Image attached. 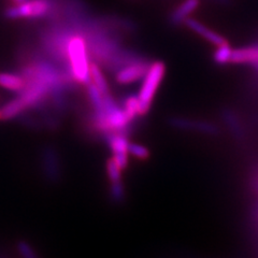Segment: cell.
I'll list each match as a JSON object with an SVG mask.
<instances>
[{"label":"cell","instance_id":"11","mask_svg":"<svg viewBox=\"0 0 258 258\" xmlns=\"http://www.w3.org/2000/svg\"><path fill=\"white\" fill-rule=\"evenodd\" d=\"M231 53H232V48L230 47L229 43L220 45L216 47L213 55V59L217 64H222V66L223 64H228L230 63Z\"/></svg>","mask_w":258,"mask_h":258},{"label":"cell","instance_id":"13","mask_svg":"<svg viewBox=\"0 0 258 258\" xmlns=\"http://www.w3.org/2000/svg\"><path fill=\"white\" fill-rule=\"evenodd\" d=\"M13 2H14L16 5H19V4H22V3H24V2H26V0H13Z\"/></svg>","mask_w":258,"mask_h":258},{"label":"cell","instance_id":"2","mask_svg":"<svg viewBox=\"0 0 258 258\" xmlns=\"http://www.w3.org/2000/svg\"><path fill=\"white\" fill-rule=\"evenodd\" d=\"M165 71L166 68L163 61H155L150 64L147 75L143 78L141 90L138 94L140 115L147 114L149 112L154 96L164 79Z\"/></svg>","mask_w":258,"mask_h":258},{"label":"cell","instance_id":"16","mask_svg":"<svg viewBox=\"0 0 258 258\" xmlns=\"http://www.w3.org/2000/svg\"><path fill=\"white\" fill-rule=\"evenodd\" d=\"M257 221H258V210H257Z\"/></svg>","mask_w":258,"mask_h":258},{"label":"cell","instance_id":"12","mask_svg":"<svg viewBox=\"0 0 258 258\" xmlns=\"http://www.w3.org/2000/svg\"><path fill=\"white\" fill-rule=\"evenodd\" d=\"M18 251L22 258H37L32 248L25 242H20L18 244Z\"/></svg>","mask_w":258,"mask_h":258},{"label":"cell","instance_id":"5","mask_svg":"<svg viewBox=\"0 0 258 258\" xmlns=\"http://www.w3.org/2000/svg\"><path fill=\"white\" fill-rule=\"evenodd\" d=\"M184 24L190 30H192L194 32H196V34H198L200 37H203L204 39H206L207 41H209L210 43H212L216 46L228 44V41L223 36H221L220 34H217V32L213 31L212 29L208 28L207 26L204 25L203 23L195 20V19L188 18V19L185 20Z\"/></svg>","mask_w":258,"mask_h":258},{"label":"cell","instance_id":"14","mask_svg":"<svg viewBox=\"0 0 258 258\" xmlns=\"http://www.w3.org/2000/svg\"><path fill=\"white\" fill-rule=\"evenodd\" d=\"M0 119H2V110H0Z\"/></svg>","mask_w":258,"mask_h":258},{"label":"cell","instance_id":"4","mask_svg":"<svg viewBox=\"0 0 258 258\" xmlns=\"http://www.w3.org/2000/svg\"><path fill=\"white\" fill-rule=\"evenodd\" d=\"M150 64L144 61L133 62L116 72L115 81L118 84L126 85L141 80L147 75Z\"/></svg>","mask_w":258,"mask_h":258},{"label":"cell","instance_id":"6","mask_svg":"<svg viewBox=\"0 0 258 258\" xmlns=\"http://www.w3.org/2000/svg\"><path fill=\"white\" fill-rule=\"evenodd\" d=\"M230 63L255 66L258 63V43L239 48H232Z\"/></svg>","mask_w":258,"mask_h":258},{"label":"cell","instance_id":"8","mask_svg":"<svg viewBox=\"0 0 258 258\" xmlns=\"http://www.w3.org/2000/svg\"><path fill=\"white\" fill-rule=\"evenodd\" d=\"M26 85V80L23 76L3 72L0 74V86L12 92H22Z\"/></svg>","mask_w":258,"mask_h":258},{"label":"cell","instance_id":"9","mask_svg":"<svg viewBox=\"0 0 258 258\" xmlns=\"http://www.w3.org/2000/svg\"><path fill=\"white\" fill-rule=\"evenodd\" d=\"M90 77H91V82L98 88L100 93L103 96H108L110 94V87L108 84L107 79L104 78L101 69L99 66L95 62H92L90 66Z\"/></svg>","mask_w":258,"mask_h":258},{"label":"cell","instance_id":"10","mask_svg":"<svg viewBox=\"0 0 258 258\" xmlns=\"http://www.w3.org/2000/svg\"><path fill=\"white\" fill-rule=\"evenodd\" d=\"M123 110L125 114L127 115L128 119L134 120L137 115H140V106H139V98L138 95H131L124 100L123 103Z\"/></svg>","mask_w":258,"mask_h":258},{"label":"cell","instance_id":"15","mask_svg":"<svg viewBox=\"0 0 258 258\" xmlns=\"http://www.w3.org/2000/svg\"><path fill=\"white\" fill-rule=\"evenodd\" d=\"M257 190H258V176H257Z\"/></svg>","mask_w":258,"mask_h":258},{"label":"cell","instance_id":"3","mask_svg":"<svg viewBox=\"0 0 258 258\" xmlns=\"http://www.w3.org/2000/svg\"><path fill=\"white\" fill-rule=\"evenodd\" d=\"M52 0H26L6 11L8 19H42L50 15Z\"/></svg>","mask_w":258,"mask_h":258},{"label":"cell","instance_id":"1","mask_svg":"<svg viewBox=\"0 0 258 258\" xmlns=\"http://www.w3.org/2000/svg\"><path fill=\"white\" fill-rule=\"evenodd\" d=\"M64 53H66V57L69 62L71 78L80 84L87 85L91 82V62L88 60L85 39L79 35L71 36L66 41Z\"/></svg>","mask_w":258,"mask_h":258},{"label":"cell","instance_id":"7","mask_svg":"<svg viewBox=\"0 0 258 258\" xmlns=\"http://www.w3.org/2000/svg\"><path fill=\"white\" fill-rule=\"evenodd\" d=\"M200 5V0H184V2L175 8V10L170 15V22L173 25H180L185 20L195 11Z\"/></svg>","mask_w":258,"mask_h":258}]
</instances>
